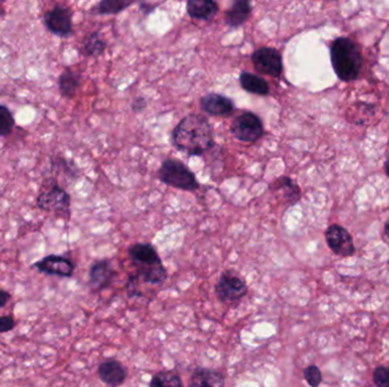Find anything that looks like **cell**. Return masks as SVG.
Segmentation results:
<instances>
[{"label": "cell", "mask_w": 389, "mask_h": 387, "mask_svg": "<svg viewBox=\"0 0 389 387\" xmlns=\"http://www.w3.org/2000/svg\"><path fill=\"white\" fill-rule=\"evenodd\" d=\"M173 144L189 156H202L214 146V131L208 118L191 114L182 118L173 131Z\"/></svg>", "instance_id": "1"}, {"label": "cell", "mask_w": 389, "mask_h": 387, "mask_svg": "<svg viewBox=\"0 0 389 387\" xmlns=\"http://www.w3.org/2000/svg\"><path fill=\"white\" fill-rule=\"evenodd\" d=\"M330 59L337 78L343 82H352L360 76L363 57L360 46L349 37H336L330 43Z\"/></svg>", "instance_id": "2"}, {"label": "cell", "mask_w": 389, "mask_h": 387, "mask_svg": "<svg viewBox=\"0 0 389 387\" xmlns=\"http://www.w3.org/2000/svg\"><path fill=\"white\" fill-rule=\"evenodd\" d=\"M130 260L136 267L139 281L150 284H163L167 281V274L162 264L159 253L150 243H136L128 250Z\"/></svg>", "instance_id": "3"}, {"label": "cell", "mask_w": 389, "mask_h": 387, "mask_svg": "<svg viewBox=\"0 0 389 387\" xmlns=\"http://www.w3.org/2000/svg\"><path fill=\"white\" fill-rule=\"evenodd\" d=\"M159 178L169 187L184 191H196L199 187L198 181L193 172L182 161L173 158H167L162 163Z\"/></svg>", "instance_id": "4"}, {"label": "cell", "mask_w": 389, "mask_h": 387, "mask_svg": "<svg viewBox=\"0 0 389 387\" xmlns=\"http://www.w3.org/2000/svg\"><path fill=\"white\" fill-rule=\"evenodd\" d=\"M248 287L245 279L235 270H225L215 285L216 296L223 304L239 301L247 294Z\"/></svg>", "instance_id": "5"}, {"label": "cell", "mask_w": 389, "mask_h": 387, "mask_svg": "<svg viewBox=\"0 0 389 387\" xmlns=\"http://www.w3.org/2000/svg\"><path fill=\"white\" fill-rule=\"evenodd\" d=\"M230 132L237 140L246 144H253L262 138L264 134V127L256 114L245 112L237 116L232 121Z\"/></svg>", "instance_id": "6"}, {"label": "cell", "mask_w": 389, "mask_h": 387, "mask_svg": "<svg viewBox=\"0 0 389 387\" xmlns=\"http://www.w3.org/2000/svg\"><path fill=\"white\" fill-rule=\"evenodd\" d=\"M252 62L259 74L279 78L283 73V56L277 49L262 47L253 52Z\"/></svg>", "instance_id": "7"}, {"label": "cell", "mask_w": 389, "mask_h": 387, "mask_svg": "<svg viewBox=\"0 0 389 387\" xmlns=\"http://www.w3.org/2000/svg\"><path fill=\"white\" fill-rule=\"evenodd\" d=\"M326 241L332 253L340 257H352L356 251L349 231L338 224L330 225L327 229Z\"/></svg>", "instance_id": "8"}, {"label": "cell", "mask_w": 389, "mask_h": 387, "mask_svg": "<svg viewBox=\"0 0 389 387\" xmlns=\"http://www.w3.org/2000/svg\"><path fill=\"white\" fill-rule=\"evenodd\" d=\"M43 23L54 35L67 37L72 33V15L67 7L56 6L43 16Z\"/></svg>", "instance_id": "9"}, {"label": "cell", "mask_w": 389, "mask_h": 387, "mask_svg": "<svg viewBox=\"0 0 389 387\" xmlns=\"http://www.w3.org/2000/svg\"><path fill=\"white\" fill-rule=\"evenodd\" d=\"M38 272L46 275L60 276V277H71L74 272V264L63 255H47L41 260L32 265Z\"/></svg>", "instance_id": "10"}, {"label": "cell", "mask_w": 389, "mask_h": 387, "mask_svg": "<svg viewBox=\"0 0 389 387\" xmlns=\"http://www.w3.org/2000/svg\"><path fill=\"white\" fill-rule=\"evenodd\" d=\"M69 195L57 185H52L39 195L37 204L40 209L46 212H63L69 208Z\"/></svg>", "instance_id": "11"}, {"label": "cell", "mask_w": 389, "mask_h": 387, "mask_svg": "<svg viewBox=\"0 0 389 387\" xmlns=\"http://www.w3.org/2000/svg\"><path fill=\"white\" fill-rule=\"evenodd\" d=\"M115 272L108 260H98L90 267L89 287L93 292H101L112 283Z\"/></svg>", "instance_id": "12"}, {"label": "cell", "mask_w": 389, "mask_h": 387, "mask_svg": "<svg viewBox=\"0 0 389 387\" xmlns=\"http://www.w3.org/2000/svg\"><path fill=\"white\" fill-rule=\"evenodd\" d=\"M201 108L208 115L221 117L234 112L235 103L230 98L220 93H208L201 99Z\"/></svg>", "instance_id": "13"}, {"label": "cell", "mask_w": 389, "mask_h": 387, "mask_svg": "<svg viewBox=\"0 0 389 387\" xmlns=\"http://www.w3.org/2000/svg\"><path fill=\"white\" fill-rule=\"evenodd\" d=\"M98 376L107 387H120L127 379V370L121 362L110 359L99 364Z\"/></svg>", "instance_id": "14"}, {"label": "cell", "mask_w": 389, "mask_h": 387, "mask_svg": "<svg viewBox=\"0 0 389 387\" xmlns=\"http://www.w3.org/2000/svg\"><path fill=\"white\" fill-rule=\"evenodd\" d=\"M225 376L218 370L197 368L188 387H225Z\"/></svg>", "instance_id": "15"}, {"label": "cell", "mask_w": 389, "mask_h": 387, "mask_svg": "<svg viewBox=\"0 0 389 387\" xmlns=\"http://www.w3.org/2000/svg\"><path fill=\"white\" fill-rule=\"evenodd\" d=\"M187 12L191 18L196 20H212L219 12V5L212 0H189Z\"/></svg>", "instance_id": "16"}, {"label": "cell", "mask_w": 389, "mask_h": 387, "mask_svg": "<svg viewBox=\"0 0 389 387\" xmlns=\"http://www.w3.org/2000/svg\"><path fill=\"white\" fill-rule=\"evenodd\" d=\"M252 4L247 0H237L225 12V23L230 28H238L245 23L251 15Z\"/></svg>", "instance_id": "17"}, {"label": "cell", "mask_w": 389, "mask_h": 387, "mask_svg": "<svg viewBox=\"0 0 389 387\" xmlns=\"http://www.w3.org/2000/svg\"><path fill=\"white\" fill-rule=\"evenodd\" d=\"M240 86L248 93L257 96H268L270 93V86L264 79L252 73L242 72L239 76Z\"/></svg>", "instance_id": "18"}, {"label": "cell", "mask_w": 389, "mask_h": 387, "mask_svg": "<svg viewBox=\"0 0 389 387\" xmlns=\"http://www.w3.org/2000/svg\"><path fill=\"white\" fill-rule=\"evenodd\" d=\"M274 190L283 195V199L288 202L289 204H295L300 201V189L291 178H278L277 181H274Z\"/></svg>", "instance_id": "19"}, {"label": "cell", "mask_w": 389, "mask_h": 387, "mask_svg": "<svg viewBox=\"0 0 389 387\" xmlns=\"http://www.w3.org/2000/svg\"><path fill=\"white\" fill-rule=\"evenodd\" d=\"M58 86H60L62 96L65 98H72L80 86V75L73 72L71 69H67L60 76Z\"/></svg>", "instance_id": "20"}, {"label": "cell", "mask_w": 389, "mask_h": 387, "mask_svg": "<svg viewBox=\"0 0 389 387\" xmlns=\"http://www.w3.org/2000/svg\"><path fill=\"white\" fill-rule=\"evenodd\" d=\"M150 387H184L181 379L174 371H159L153 376Z\"/></svg>", "instance_id": "21"}, {"label": "cell", "mask_w": 389, "mask_h": 387, "mask_svg": "<svg viewBox=\"0 0 389 387\" xmlns=\"http://www.w3.org/2000/svg\"><path fill=\"white\" fill-rule=\"evenodd\" d=\"M133 1L125 0H103L97 5L95 12L101 15L118 14L133 5Z\"/></svg>", "instance_id": "22"}, {"label": "cell", "mask_w": 389, "mask_h": 387, "mask_svg": "<svg viewBox=\"0 0 389 387\" xmlns=\"http://www.w3.org/2000/svg\"><path fill=\"white\" fill-rule=\"evenodd\" d=\"M84 48L86 56H101L106 49V42L101 39L98 32H94L86 37Z\"/></svg>", "instance_id": "23"}, {"label": "cell", "mask_w": 389, "mask_h": 387, "mask_svg": "<svg viewBox=\"0 0 389 387\" xmlns=\"http://www.w3.org/2000/svg\"><path fill=\"white\" fill-rule=\"evenodd\" d=\"M15 121L12 112L6 106L0 105V137H7L14 129Z\"/></svg>", "instance_id": "24"}, {"label": "cell", "mask_w": 389, "mask_h": 387, "mask_svg": "<svg viewBox=\"0 0 389 387\" xmlns=\"http://www.w3.org/2000/svg\"><path fill=\"white\" fill-rule=\"evenodd\" d=\"M304 379L309 383L311 387H319L322 381V374L321 370L315 364H311L304 369Z\"/></svg>", "instance_id": "25"}, {"label": "cell", "mask_w": 389, "mask_h": 387, "mask_svg": "<svg viewBox=\"0 0 389 387\" xmlns=\"http://www.w3.org/2000/svg\"><path fill=\"white\" fill-rule=\"evenodd\" d=\"M373 383L377 387H389V368L379 366L373 371Z\"/></svg>", "instance_id": "26"}, {"label": "cell", "mask_w": 389, "mask_h": 387, "mask_svg": "<svg viewBox=\"0 0 389 387\" xmlns=\"http://www.w3.org/2000/svg\"><path fill=\"white\" fill-rule=\"evenodd\" d=\"M15 320L12 316L0 317V333H7L14 330Z\"/></svg>", "instance_id": "27"}, {"label": "cell", "mask_w": 389, "mask_h": 387, "mask_svg": "<svg viewBox=\"0 0 389 387\" xmlns=\"http://www.w3.org/2000/svg\"><path fill=\"white\" fill-rule=\"evenodd\" d=\"M139 279L136 275L130 276L129 282H128V293L129 296H140V292L138 290Z\"/></svg>", "instance_id": "28"}, {"label": "cell", "mask_w": 389, "mask_h": 387, "mask_svg": "<svg viewBox=\"0 0 389 387\" xmlns=\"http://www.w3.org/2000/svg\"><path fill=\"white\" fill-rule=\"evenodd\" d=\"M146 107H147V101L142 97H137L136 99L131 103V108H133V110L135 112H142V110L146 109Z\"/></svg>", "instance_id": "29"}, {"label": "cell", "mask_w": 389, "mask_h": 387, "mask_svg": "<svg viewBox=\"0 0 389 387\" xmlns=\"http://www.w3.org/2000/svg\"><path fill=\"white\" fill-rule=\"evenodd\" d=\"M11 298H12V296L7 291L0 290V308L5 307L9 304Z\"/></svg>", "instance_id": "30"}, {"label": "cell", "mask_w": 389, "mask_h": 387, "mask_svg": "<svg viewBox=\"0 0 389 387\" xmlns=\"http://www.w3.org/2000/svg\"><path fill=\"white\" fill-rule=\"evenodd\" d=\"M383 238L389 243V219L386 221L385 224V229H383Z\"/></svg>", "instance_id": "31"}, {"label": "cell", "mask_w": 389, "mask_h": 387, "mask_svg": "<svg viewBox=\"0 0 389 387\" xmlns=\"http://www.w3.org/2000/svg\"><path fill=\"white\" fill-rule=\"evenodd\" d=\"M385 173H386L387 178H389V152L387 156L386 163H385Z\"/></svg>", "instance_id": "32"}, {"label": "cell", "mask_w": 389, "mask_h": 387, "mask_svg": "<svg viewBox=\"0 0 389 387\" xmlns=\"http://www.w3.org/2000/svg\"><path fill=\"white\" fill-rule=\"evenodd\" d=\"M1 5H3V3H0V16H3L4 14H5V12H4V8L1 7Z\"/></svg>", "instance_id": "33"}]
</instances>
